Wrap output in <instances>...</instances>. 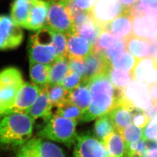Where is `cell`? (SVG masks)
<instances>
[{"mask_svg": "<svg viewBox=\"0 0 157 157\" xmlns=\"http://www.w3.org/2000/svg\"><path fill=\"white\" fill-rule=\"evenodd\" d=\"M91 94L89 107L83 111L80 123H87L109 112L123 98V90L116 87L106 74L92 78L87 82Z\"/></svg>", "mask_w": 157, "mask_h": 157, "instance_id": "6da1fadb", "label": "cell"}, {"mask_svg": "<svg viewBox=\"0 0 157 157\" xmlns=\"http://www.w3.org/2000/svg\"><path fill=\"white\" fill-rule=\"evenodd\" d=\"M1 118L0 145L19 147L31 138L35 120L25 113L13 112Z\"/></svg>", "mask_w": 157, "mask_h": 157, "instance_id": "7a4b0ae2", "label": "cell"}, {"mask_svg": "<svg viewBox=\"0 0 157 157\" xmlns=\"http://www.w3.org/2000/svg\"><path fill=\"white\" fill-rule=\"evenodd\" d=\"M77 123L56 114L40 127L37 133L38 137L49 141L64 144L69 148L75 143L77 135Z\"/></svg>", "mask_w": 157, "mask_h": 157, "instance_id": "3957f363", "label": "cell"}, {"mask_svg": "<svg viewBox=\"0 0 157 157\" xmlns=\"http://www.w3.org/2000/svg\"><path fill=\"white\" fill-rule=\"evenodd\" d=\"M24 83L17 68L8 67L0 72V117L12 112L15 98Z\"/></svg>", "mask_w": 157, "mask_h": 157, "instance_id": "277c9868", "label": "cell"}, {"mask_svg": "<svg viewBox=\"0 0 157 157\" xmlns=\"http://www.w3.org/2000/svg\"><path fill=\"white\" fill-rule=\"evenodd\" d=\"M52 35L53 30L46 26L31 36L29 44L30 61L50 64L56 59Z\"/></svg>", "mask_w": 157, "mask_h": 157, "instance_id": "5b68a950", "label": "cell"}, {"mask_svg": "<svg viewBox=\"0 0 157 157\" xmlns=\"http://www.w3.org/2000/svg\"><path fill=\"white\" fill-rule=\"evenodd\" d=\"M46 25L53 31L68 35L75 32L74 20L65 4L56 0L48 2Z\"/></svg>", "mask_w": 157, "mask_h": 157, "instance_id": "8992f818", "label": "cell"}, {"mask_svg": "<svg viewBox=\"0 0 157 157\" xmlns=\"http://www.w3.org/2000/svg\"><path fill=\"white\" fill-rule=\"evenodd\" d=\"M14 157H66L62 149L43 138H30L19 147Z\"/></svg>", "mask_w": 157, "mask_h": 157, "instance_id": "52a82bcc", "label": "cell"}, {"mask_svg": "<svg viewBox=\"0 0 157 157\" xmlns=\"http://www.w3.org/2000/svg\"><path fill=\"white\" fill-rule=\"evenodd\" d=\"M73 150V157H110L98 138L90 132L77 135Z\"/></svg>", "mask_w": 157, "mask_h": 157, "instance_id": "ba28073f", "label": "cell"}, {"mask_svg": "<svg viewBox=\"0 0 157 157\" xmlns=\"http://www.w3.org/2000/svg\"><path fill=\"white\" fill-rule=\"evenodd\" d=\"M21 27L10 16L0 15V50L15 49L24 39Z\"/></svg>", "mask_w": 157, "mask_h": 157, "instance_id": "9c48e42d", "label": "cell"}, {"mask_svg": "<svg viewBox=\"0 0 157 157\" xmlns=\"http://www.w3.org/2000/svg\"><path fill=\"white\" fill-rule=\"evenodd\" d=\"M123 100L131 107L144 110L153 106L147 84L134 80L123 90Z\"/></svg>", "mask_w": 157, "mask_h": 157, "instance_id": "30bf717a", "label": "cell"}, {"mask_svg": "<svg viewBox=\"0 0 157 157\" xmlns=\"http://www.w3.org/2000/svg\"><path fill=\"white\" fill-rule=\"evenodd\" d=\"M119 0H97L92 14L96 24L103 29L105 26L124 12Z\"/></svg>", "mask_w": 157, "mask_h": 157, "instance_id": "8fae6325", "label": "cell"}, {"mask_svg": "<svg viewBox=\"0 0 157 157\" xmlns=\"http://www.w3.org/2000/svg\"><path fill=\"white\" fill-rule=\"evenodd\" d=\"M75 32L86 39L93 46L102 30L96 24L91 11H82L74 18Z\"/></svg>", "mask_w": 157, "mask_h": 157, "instance_id": "7c38bea8", "label": "cell"}, {"mask_svg": "<svg viewBox=\"0 0 157 157\" xmlns=\"http://www.w3.org/2000/svg\"><path fill=\"white\" fill-rule=\"evenodd\" d=\"M133 34L149 40L157 38V10L133 18Z\"/></svg>", "mask_w": 157, "mask_h": 157, "instance_id": "4fadbf2b", "label": "cell"}, {"mask_svg": "<svg viewBox=\"0 0 157 157\" xmlns=\"http://www.w3.org/2000/svg\"><path fill=\"white\" fill-rule=\"evenodd\" d=\"M41 88L33 83L24 82L15 98L12 112L25 113L37 99Z\"/></svg>", "mask_w": 157, "mask_h": 157, "instance_id": "5bb4252c", "label": "cell"}, {"mask_svg": "<svg viewBox=\"0 0 157 157\" xmlns=\"http://www.w3.org/2000/svg\"><path fill=\"white\" fill-rule=\"evenodd\" d=\"M67 36V53L68 58L84 60L93 50V45L76 32Z\"/></svg>", "mask_w": 157, "mask_h": 157, "instance_id": "9a60e30c", "label": "cell"}, {"mask_svg": "<svg viewBox=\"0 0 157 157\" xmlns=\"http://www.w3.org/2000/svg\"><path fill=\"white\" fill-rule=\"evenodd\" d=\"M48 2L44 0H31L30 14L27 28L37 31L46 26Z\"/></svg>", "mask_w": 157, "mask_h": 157, "instance_id": "2e32d148", "label": "cell"}, {"mask_svg": "<svg viewBox=\"0 0 157 157\" xmlns=\"http://www.w3.org/2000/svg\"><path fill=\"white\" fill-rule=\"evenodd\" d=\"M84 62L86 70V82L100 74H106L111 66V63L107 59L103 53L93 50L85 58Z\"/></svg>", "mask_w": 157, "mask_h": 157, "instance_id": "e0dca14e", "label": "cell"}, {"mask_svg": "<svg viewBox=\"0 0 157 157\" xmlns=\"http://www.w3.org/2000/svg\"><path fill=\"white\" fill-rule=\"evenodd\" d=\"M157 73V61L152 58L137 60L132 74L134 81L149 84L156 78Z\"/></svg>", "mask_w": 157, "mask_h": 157, "instance_id": "ac0fdd59", "label": "cell"}, {"mask_svg": "<svg viewBox=\"0 0 157 157\" xmlns=\"http://www.w3.org/2000/svg\"><path fill=\"white\" fill-rule=\"evenodd\" d=\"M104 30L117 37L126 40L133 35V19L126 12L117 16L104 27Z\"/></svg>", "mask_w": 157, "mask_h": 157, "instance_id": "d6986e66", "label": "cell"}, {"mask_svg": "<svg viewBox=\"0 0 157 157\" xmlns=\"http://www.w3.org/2000/svg\"><path fill=\"white\" fill-rule=\"evenodd\" d=\"M40 88L41 91L37 99L25 113L35 121L38 119H42L46 121L52 116L53 106L44 88L42 87Z\"/></svg>", "mask_w": 157, "mask_h": 157, "instance_id": "ffe728a7", "label": "cell"}, {"mask_svg": "<svg viewBox=\"0 0 157 157\" xmlns=\"http://www.w3.org/2000/svg\"><path fill=\"white\" fill-rule=\"evenodd\" d=\"M131 107L123 101V99L119 104L108 113L111 122L114 126L115 131H121L132 123Z\"/></svg>", "mask_w": 157, "mask_h": 157, "instance_id": "44dd1931", "label": "cell"}, {"mask_svg": "<svg viewBox=\"0 0 157 157\" xmlns=\"http://www.w3.org/2000/svg\"><path fill=\"white\" fill-rule=\"evenodd\" d=\"M150 47V40L134 35L126 40V50L137 60L148 57Z\"/></svg>", "mask_w": 157, "mask_h": 157, "instance_id": "7402d4cb", "label": "cell"}, {"mask_svg": "<svg viewBox=\"0 0 157 157\" xmlns=\"http://www.w3.org/2000/svg\"><path fill=\"white\" fill-rule=\"evenodd\" d=\"M31 0H14L11 9V18L18 25L27 28L30 14Z\"/></svg>", "mask_w": 157, "mask_h": 157, "instance_id": "603a6c76", "label": "cell"}, {"mask_svg": "<svg viewBox=\"0 0 157 157\" xmlns=\"http://www.w3.org/2000/svg\"><path fill=\"white\" fill-rule=\"evenodd\" d=\"M68 57L56 58L49 64V84H59L70 71Z\"/></svg>", "mask_w": 157, "mask_h": 157, "instance_id": "cb8c5ba5", "label": "cell"}, {"mask_svg": "<svg viewBox=\"0 0 157 157\" xmlns=\"http://www.w3.org/2000/svg\"><path fill=\"white\" fill-rule=\"evenodd\" d=\"M68 99L72 104L85 111L91 101V94L86 82H83L69 92Z\"/></svg>", "mask_w": 157, "mask_h": 157, "instance_id": "d4e9b609", "label": "cell"}, {"mask_svg": "<svg viewBox=\"0 0 157 157\" xmlns=\"http://www.w3.org/2000/svg\"><path fill=\"white\" fill-rule=\"evenodd\" d=\"M110 157H122L124 154V143L121 135L114 131L101 141Z\"/></svg>", "mask_w": 157, "mask_h": 157, "instance_id": "484cf974", "label": "cell"}, {"mask_svg": "<svg viewBox=\"0 0 157 157\" xmlns=\"http://www.w3.org/2000/svg\"><path fill=\"white\" fill-rule=\"evenodd\" d=\"M49 64L30 61V76L32 83L41 87L48 84Z\"/></svg>", "mask_w": 157, "mask_h": 157, "instance_id": "4316f807", "label": "cell"}, {"mask_svg": "<svg viewBox=\"0 0 157 157\" xmlns=\"http://www.w3.org/2000/svg\"><path fill=\"white\" fill-rule=\"evenodd\" d=\"M96 119L94 127V134L96 138L102 141L105 137L115 131V129L108 113Z\"/></svg>", "mask_w": 157, "mask_h": 157, "instance_id": "83f0119b", "label": "cell"}, {"mask_svg": "<svg viewBox=\"0 0 157 157\" xmlns=\"http://www.w3.org/2000/svg\"><path fill=\"white\" fill-rule=\"evenodd\" d=\"M106 74L113 84L121 90H124L133 81L132 71L117 70L112 66L108 69Z\"/></svg>", "mask_w": 157, "mask_h": 157, "instance_id": "f1b7e54d", "label": "cell"}, {"mask_svg": "<svg viewBox=\"0 0 157 157\" xmlns=\"http://www.w3.org/2000/svg\"><path fill=\"white\" fill-rule=\"evenodd\" d=\"M45 89L49 101L53 107H58L68 100L69 91L59 84H48L43 86Z\"/></svg>", "mask_w": 157, "mask_h": 157, "instance_id": "f546056e", "label": "cell"}, {"mask_svg": "<svg viewBox=\"0 0 157 157\" xmlns=\"http://www.w3.org/2000/svg\"><path fill=\"white\" fill-rule=\"evenodd\" d=\"M137 59L127 50L116 55L111 60V66L117 70L132 71Z\"/></svg>", "mask_w": 157, "mask_h": 157, "instance_id": "4dcf8cb0", "label": "cell"}, {"mask_svg": "<svg viewBox=\"0 0 157 157\" xmlns=\"http://www.w3.org/2000/svg\"><path fill=\"white\" fill-rule=\"evenodd\" d=\"M56 108V114L66 119L75 121L77 123L80 122L83 111L70 102L68 99L58 106Z\"/></svg>", "mask_w": 157, "mask_h": 157, "instance_id": "1f68e13d", "label": "cell"}, {"mask_svg": "<svg viewBox=\"0 0 157 157\" xmlns=\"http://www.w3.org/2000/svg\"><path fill=\"white\" fill-rule=\"evenodd\" d=\"M122 40L123 39L113 35L106 30L102 29L100 33L98 39L93 46L92 50L104 53L107 49Z\"/></svg>", "mask_w": 157, "mask_h": 157, "instance_id": "d6a6232c", "label": "cell"}, {"mask_svg": "<svg viewBox=\"0 0 157 157\" xmlns=\"http://www.w3.org/2000/svg\"><path fill=\"white\" fill-rule=\"evenodd\" d=\"M118 133L122 137L124 144H127L141 139L143 136V129L131 123Z\"/></svg>", "mask_w": 157, "mask_h": 157, "instance_id": "836d02e7", "label": "cell"}, {"mask_svg": "<svg viewBox=\"0 0 157 157\" xmlns=\"http://www.w3.org/2000/svg\"><path fill=\"white\" fill-rule=\"evenodd\" d=\"M52 43L57 58L67 57V36L66 34L53 30Z\"/></svg>", "mask_w": 157, "mask_h": 157, "instance_id": "e575fe53", "label": "cell"}, {"mask_svg": "<svg viewBox=\"0 0 157 157\" xmlns=\"http://www.w3.org/2000/svg\"><path fill=\"white\" fill-rule=\"evenodd\" d=\"M146 149V141L142 138L140 141L124 144V155L127 157H141Z\"/></svg>", "mask_w": 157, "mask_h": 157, "instance_id": "d590c367", "label": "cell"}, {"mask_svg": "<svg viewBox=\"0 0 157 157\" xmlns=\"http://www.w3.org/2000/svg\"><path fill=\"white\" fill-rule=\"evenodd\" d=\"M83 82H84L83 78L79 74L70 70L63 79L60 84L66 90L70 91Z\"/></svg>", "mask_w": 157, "mask_h": 157, "instance_id": "8d00e7d4", "label": "cell"}, {"mask_svg": "<svg viewBox=\"0 0 157 157\" xmlns=\"http://www.w3.org/2000/svg\"><path fill=\"white\" fill-rule=\"evenodd\" d=\"M130 111L132 115V123L143 129L150 120L144 110L132 107Z\"/></svg>", "mask_w": 157, "mask_h": 157, "instance_id": "74e56055", "label": "cell"}, {"mask_svg": "<svg viewBox=\"0 0 157 157\" xmlns=\"http://www.w3.org/2000/svg\"><path fill=\"white\" fill-rule=\"evenodd\" d=\"M142 139L145 140H157V116L151 119L143 128Z\"/></svg>", "mask_w": 157, "mask_h": 157, "instance_id": "f35d334b", "label": "cell"}, {"mask_svg": "<svg viewBox=\"0 0 157 157\" xmlns=\"http://www.w3.org/2000/svg\"><path fill=\"white\" fill-rule=\"evenodd\" d=\"M126 50V40H121L113 46L107 49L104 52V55L107 59L111 63V60L115 56L121 52Z\"/></svg>", "mask_w": 157, "mask_h": 157, "instance_id": "ab89813d", "label": "cell"}, {"mask_svg": "<svg viewBox=\"0 0 157 157\" xmlns=\"http://www.w3.org/2000/svg\"><path fill=\"white\" fill-rule=\"evenodd\" d=\"M69 60L71 70L79 74L86 82V70L84 60L69 58Z\"/></svg>", "mask_w": 157, "mask_h": 157, "instance_id": "60d3db41", "label": "cell"}, {"mask_svg": "<svg viewBox=\"0 0 157 157\" xmlns=\"http://www.w3.org/2000/svg\"><path fill=\"white\" fill-rule=\"evenodd\" d=\"M147 149L141 157H157V140H145Z\"/></svg>", "mask_w": 157, "mask_h": 157, "instance_id": "b9f144b4", "label": "cell"}, {"mask_svg": "<svg viewBox=\"0 0 157 157\" xmlns=\"http://www.w3.org/2000/svg\"><path fill=\"white\" fill-rule=\"evenodd\" d=\"M97 0H74L76 4L83 11H92Z\"/></svg>", "mask_w": 157, "mask_h": 157, "instance_id": "7bdbcfd3", "label": "cell"}, {"mask_svg": "<svg viewBox=\"0 0 157 157\" xmlns=\"http://www.w3.org/2000/svg\"><path fill=\"white\" fill-rule=\"evenodd\" d=\"M65 4L73 19L75 17L83 11L77 6L74 0H69Z\"/></svg>", "mask_w": 157, "mask_h": 157, "instance_id": "ee69618b", "label": "cell"}, {"mask_svg": "<svg viewBox=\"0 0 157 157\" xmlns=\"http://www.w3.org/2000/svg\"><path fill=\"white\" fill-rule=\"evenodd\" d=\"M150 41L151 47L148 57L157 61V38Z\"/></svg>", "mask_w": 157, "mask_h": 157, "instance_id": "f6af8a7d", "label": "cell"}, {"mask_svg": "<svg viewBox=\"0 0 157 157\" xmlns=\"http://www.w3.org/2000/svg\"><path fill=\"white\" fill-rule=\"evenodd\" d=\"M148 93L152 101L157 100V82L154 84L147 86Z\"/></svg>", "mask_w": 157, "mask_h": 157, "instance_id": "bcb514c9", "label": "cell"}, {"mask_svg": "<svg viewBox=\"0 0 157 157\" xmlns=\"http://www.w3.org/2000/svg\"><path fill=\"white\" fill-rule=\"evenodd\" d=\"M124 8H129L135 4L138 0H119Z\"/></svg>", "mask_w": 157, "mask_h": 157, "instance_id": "7dc6e473", "label": "cell"}, {"mask_svg": "<svg viewBox=\"0 0 157 157\" xmlns=\"http://www.w3.org/2000/svg\"><path fill=\"white\" fill-rule=\"evenodd\" d=\"M145 113L147 114V116L149 119H153L154 117H156V116H157V113L156 112V110L154 108L153 106L147 109V110H144Z\"/></svg>", "mask_w": 157, "mask_h": 157, "instance_id": "c3c4849f", "label": "cell"}, {"mask_svg": "<svg viewBox=\"0 0 157 157\" xmlns=\"http://www.w3.org/2000/svg\"><path fill=\"white\" fill-rule=\"evenodd\" d=\"M153 106L157 113V100L153 101Z\"/></svg>", "mask_w": 157, "mask_h": 157, "instance_id": "681fc988", "label": "cell"}, {"mask_svg": "<svg viewBox=\"0 0 157 157\" xmlns=\"http://www.w3.org/2000/svg\"><path fill=\"white\" fill-rule=\"evenodd\" d=\"M56 1L61 2H62V3H64L65 4V3H67V2L69 0H56Z\"/></svg>", "mask_w": 157, "mask_h": 157, "instance_id": "f907efd6", "label": "cell"}, {"mask_svg": "<svg viewBox=\"0 0 157 157\" xmlns=\"http://www.w3.org/2000/svg\"><path fill=\"white\" fill-rule=\"evenodd\" d=\"M126 157V156H123V157Z\"/></svg>", "mask_w": 157, "mask_h": 157, "instance_id": "816d5d0a", "label": "cell"}]
</instances>
